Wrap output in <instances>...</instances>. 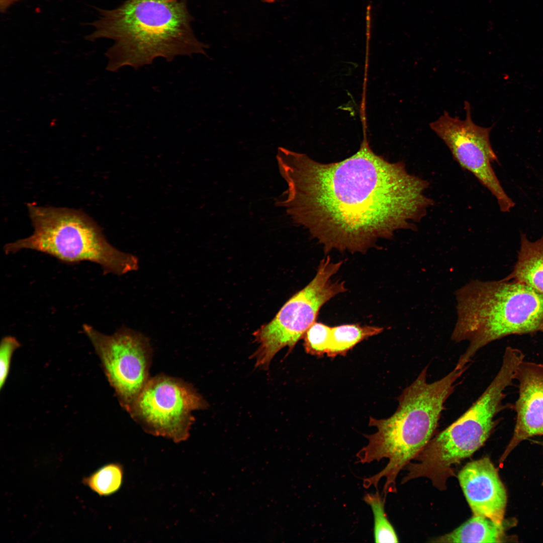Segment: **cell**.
<instances>
[{"label": "cell", "instance_id": "6da1fadb", "mask_svg": "<svg viewBox=\"0 0 543 543\" xmlns=\"http://www.w3.org/2000/svg\"><path fill=\"white\" fill-rule=\"evenodd\" d=\"M276 158L288 188L276 204L325 252H366L398 230H415L433 204L426 180L377 155L366 140L339 162L321 163L282 147Z\"/></svg>", "mask_w": 543, "mask_h": 543}, {"label": "cell", "instance_id": "7a4b0ae2", "mask_svg": "<svg viewBox=\"0 0 543 543\" xmlns=\"http://www.w3.org/2000/svg\"><path fill=\"white\" fill-rule=\"evenodd\" d=\"M88 39L114 41L106 53L107 68L115 71L151 64L157 58L206 55L191 27L186 0H127L113 10H101Z\"/></svg>", "mask_w": 543, "mask_h": 543}, {"label": "cell", "instance_id": "3957f363", "mask_svg": "<svg viewBox=\"0 0 543 543\" xmlns=\"http://www.w3.org/2000/svg\"><path fill=\"white\" fill-rule=\"evenodd\" d=\"M467 367L454 368L440 379L428 383L425 367L399 396L398 407L391 417L370 418L369 425L377 431L365 435L368 443L356 454V463L368 464L385 458L389 461L378 473L364 479L365 488L374 486L378 490L380 481L385 478L383 495L396 491L398 474L431 439L444 404Z\"/></svg>", "mask_w": 543, "mask_h": 543}, {"label": "cell", "instance_id": "277c9868", "mask_svg": "<svg viewBox=\"0 0 543 543\" xmlns=\"http://www.w3.org/2000/svg\"><path fill=\"white\" fill-rule=\"evenodd\" d=\"M457 319L451 339L469 342L455 369H462L481 348L512 334L543 327V295L513 280H473L455 292Z\"/></svg>", "mask_w": 543, "mask_h": 543}, {"label": "cell", "instance_id": "5b68a950", "mask_svg": "<svg viewBox=\"0 0 543 543\" xmlns=\"http://www.w3.org/2000/svg\"><path fill=\"white\" fill-rule=\"evenodd\" d=\"M34 232L4 246L6 254L32 249L67 263L88 261L101 266L104 274L118 276L137 270L138 258L110 244L97 223L81 210L43 207L28 203Z\"/></svg>", "mask_w": 543, "mask_h": 543}, {"label": "cell", "instance_id": "8992f818", "mask_svg": "<svg viewBox=\"0 0 543 543\" xmlns=\"http://www.w3.org/2000/svg\"><path fill=\"white\" fill-rule=\"evenodd\" d=\"M342 264L329 256L322 259L313 280L287 301L269 322L254 332L258 344L252 355L256 367L266 369L281 349L287 346L291 350L316 321L321 308L346 291L344 282L331 279Z\"/></svg>", "mask_w": 543, "mask_h": 543}, {"label": "cell", "instance_id": "52a82bcc", "mask_svg": "<svg viewBox=\"0 0 543 543\" xmlns=\"http://www.w3.org/2000/svg\"><path fill=\"white\" fill-rule=\"evenodd\" d=\"M207 407L190 384L158 375L149 379L128 413L147 433L180 442L189 438L192 412Z\"/></svg>", "mask_w": 543, "mask_h": 543}, {"label": "cell", "instance_id": "ba28073f", "mask_svg": "<svg viewBox=\"0 0 543 543\" xmlns=\"http://www.w3.org/2000/svg\"><path fill=\"white\" fill-rule=\"evenodd\" d=\"M82 329L121 406L129 412L150 379L152 349L148 338L125 326L112 335L103 334L86 324Z\"/></svg>", "mask_w": 543, "mask_h": 543}, {"label": "cell", "instance_id": "9c48e42d", "mask_svg": "<svg viewBox=\"0 0 543 543\" xmlns=\"http://www.w3.org/2000/svg\"><path fill=\"white\" fill-rule=\"evenodd\" d=\"M465 109L464 120L444 112L430 124V127L444 142L460 165L472 173L496 198L500 210L509 212L515 204L502 187L492 166L497 160L490 141L493 126L486 128L475 124L467 101Z\"/></svg>", "mask_w": 543, "mask_h": 543}, {"label": "cell", "instance_id": "30bf717a", "mask_svg": "<svg viewBox=\"0 0 543 543\" xmlns=\"http://www.w3.org/2000/svg\"><path fill=\"white\" fill-rule=\"evenodd\" d=\"M514 379L519 384L518 397L513 406L516 423L501 462L522 441L534 435H543V364L522 360L516 370Z\"/></svg>", "mask_w": 543, "mask_h": 543}, {"label": "cell", "instance_id": "8fae6325", "mask_svg": "<svg viewBox=\"0 0 543 543\" xmlns=\"http://www.w3.org/2000/svg\"><path fill=\"white\" fill-rule=\"evenodd\" d=\"M458 480L474 514L502 524L507 503L505 489L489 458L469 462Z\"/></svg>", "mask_w": 543, "mask_h": 543}, {"label": "cell", "instance_id": "7c38bea8", "mask_svg": "<svg viewBox=\"0 0 543 543\" xmlns=\"http://www.w3.org/2000/svg\"><path fill=\"white\" fill-rule=\"evenodd\" d=\"M504 279L524 284L543 295V236L530 241L525 234H521L517 260Z\"/></svg>", "mask_w": 543, "mask_h": 543}, {"label": "cell", "instance_id": "4fadbf2b", "mask_svg": "<svg viewBox=\"0 0 543 543\" xmlns=\"http://www.w3.org/2000/svg\"><path fill=\"white\" fill-rule=\"evenodd\" d=\"M502 524L479 515H474L452 531L435 538L431 542H500L504 538Z\"/></svg>", "mask_w": 543, "mask_h": 543}, {"label": "cell", "instance_id": "5bb4252c", "mask_svg": "<svg viewBox=\"0 0 543 543\" xmlns=\"http://www.w3.org/2000/svg\"><path fill=\"white\" fill-rule=\"evenodd\" d=\"M382 327L346 324L331 327V336L326 354L329 357L345 354L361 341L381 333Z\"/></svg>", "mask_w": 543, "mask_h": 543}, {"label": "cell", "instance_id": "9a60e30c", "mask_svg": "<svg viewBox=\"0 0 543 543\" xmlns=\"http://www.w3.org/2000/svg\"><path fill=\"white\" fill-rule=\"evenodd\" d=\"M123 477V466L119 463H112L102 466L84 477L82 483L98 495L109 496L120 489Z\"/></svg>", "mask_w": 543, "mask_h": 543}, {"label": "cell", "instance_id": "2e32d148", "mask_svg": "<svg viewBox=\"0 0 543 543\" xmlns=\"http://www.w3.org/2000/svg\"><path fill=\"white\" fill-rule=\"evenodd\" d=\"M363 500L371 507L373 514L375 541L379 543L399 542L395 530L385 512L386 498L377 490L375 493L365 494Z\"/></svg>", "mask_w": 543, "mask_h": 543}, {"label": "cell", "instance_id": "e0dca14e", "mask_svg": "<svg viewBox=\"0 0 543 543\" xmlns=\"http://www.w3.org/2000/svg\"><path fill=\"white\" fill-rule=\"evenodd\" d=\"M331 327L315 322L306 331L304 336V346L310 354L322 356L326 354L331 336Z\"/></svg>", "mask_w": 543, "mask_h": 543}, {"label": "cell", "instance_id": "ac0fdd59", "mask_svg": "<svg viewBox=\"0 0 543 543\" xmlns=\"http://www.w3.org/2000/svg\"><path fill=\"white\" fill-rule=\"evenodd\" d=\"M21 344L13 336H6L2 338L0 345V389L5 384L8 378L12 356Z\"/></svg>", "mask_w": 543, "mask_h": 543}, {"label": "cell", "instance_id": "d6986e66", "mask_svg": "<svg viewBox=\"0 0 543 543\" xmlns=\"http://www.w3.org/2000/svg\"><path fill=\"white\" fill-rule=\"evenodd\" d=\"M19 0H0L1 12H5L12 4Z\"/></svg>", "mask_w": 543, "mask_h": 543}, {"label": "cell", "instance_id": "ffe728a7", "mask_svg": "<svg viewBox=\"0 0 543 543\" xmlns=\"http://www.w3.org/2000/svg\"><path fill=\"white\" fill-rule=\"evenodd\" d=\"M262 2L268 4H272L275 3L277 0H261Z\"/></svg>", "mask_w": 543, "mask_h": 543}, {"label": "cell", "instance_id": "44dd1931", "mask_svg": "<svg viewBox=\"0 0 543 543\" xmlns=\"http://www.w3.org/2000/svg\"><path fill=\"white\" fill-rule=\"evenodd\" d=\"M541 331L543 332V327H542V329L541 330Z\"/></svg>", "mask_w": 543, "mask_h": 543}]
</instances>
